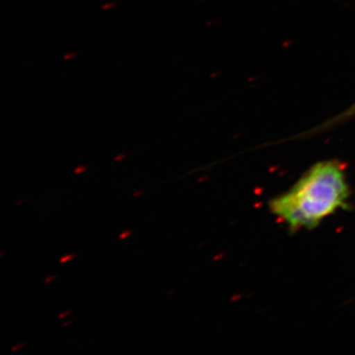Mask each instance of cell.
<instances>
[{
	"mask_svg": "<svg viewBox=\"0 0 355 355\" xmlns=\"http://www.w3.org/2000/svg\"><path fill=\"white\" fill-rule=\"evenodd\" d=\"M144 190H139L137 191H135V193H133V197H139V195H141L142 193H144Z\"/></svg>",
	"mask_w": 355,
	"mask_h": 355,
	"instance_id": "cell-10",
	"label": "cell"
},
{
	"mask_svg": "<svg viewBox=\"0 0 355 355\" xmlns=\"http://www.w3.org/2000/svg\"><path fill=\"white\" fill-rule=\"evenodd\" d=\"M127 157V155H125V154H123V155H119L116 156V158H114V161H121L123 160V158Z\"/></svg>",
	"mask_w": 355,
	"mask_h": 355,
	"instance_id": "cell-9",
	"label": "cell"
},
{
	"mask_svg": "<svg viewBox=\"0 0 355 355\" xmlns=\"http://www.w3.org/2000/svg\"><path fill=\"white\" fill-rule=\"evenodd\" d=\"M132 234V230H125L123 231V232H121L120 236H119V238H120L121 240L127 239L128 237H130V235Z\"/></svg>",
	"mask_w": 355,
	"mask_h": 355,
	"instance_id": "cell-4",
	"label": "cell"
},
{
	"mask_svg": "<svg viewBox=\"0 0 355 355\" xmlns=\"http://www.w3.org/2000/svg\"><path fill=\"white\" fill-rule=\"evenodd\" d=\"M345 167L338 160L318 162L286 193L268 203L270 212L291 232L311 230L349 207Z\"/></svg>",
	"mask_w": 355,
	"mask_h": 355,
	"instance_id": "cell-1",
	"label": "cell"
},
{
	"mask_svg": "<svg viewBox=\"0 0 355 355\" xmlns=\"http://www.w3.org/2000/svg\"><path fill=\"white\" fill-rule=\"evenodd\" d=\"M26 202V200H21V202L16 203V205H20L21 203H23V202Z\"/></svg>",
	"mask_w": 355,
	"mask_h": 355,
	"instance_id": "cell-12",
	"label": "cell"
},
{
	"mask_svg": "<svg viewBox=\"0 0 355 355\" xmlns=\"http://www.w3.org/2000/svg\"><path fill=\"white\" fill-rule=\"evenodd\" d=\"M70 314H71V311H65V312L60 313L58 318V319H64V318L69 316Z\"/></svg>",
	"mask_w": 355,
	"mask_h": 355,
	"instance_id": "cell-6",
	"label": "cell"
},
{
	"mask_svg": "<svg viewBox=\"0 0 355 355\" xmlns=\"http://www.w3.org/2000/svg\"><path fill=\"white\" fill-rule=\"evenodd\" d=\"M72 322H73V321H72V320H70V321L67 322V323L64 324V327L69 326V324H71Z\"/></svg>",
	"mask_w": 355,
	"mask_h": 355,
	"instance_id": "cell-11",
	"label": "cell"
},
{
	"mask_svg": "<svg viewBox=\"0 0 355 355\" xmlns=\"http://www.w3.org/2000/svg\"><path fill=\"white\" fill-rule=\"evenodd\" d=\"M87 169H88V166H86V165L78 166V167H76V169H74V173H76V174H81V173L86 171V170H87Z\"/></svg>",
	"mask_w": 355,
	"mask_h": 355,
	"instance_id": "cell-5",
	"label": "cell"
},
{
	"mask_svg": "<svg viewBox=\"0 0 355 355\" xmlns=\"http://www.w3.org/2000/svg\"><path fill=\"white\" fill-rule=\"evenodd\" d=\"M25 347V343H19V345H15V347H12V349H11V352H16V350L22 349V347Z\"/></svg>",
	"mask_w": 355,
	"mask_h": 355,
	"instance_id": "cell-8",
	"label": "cell"
},
{
	"mask_svg": "<svg viewBox=\"0 0 355 355\" xmlns=\"http://www.w3.org/2000/svg\"><path fill=\"white\" fill-rule=\"evenodd\" d=\"M354 119H355V102L354 104L350 105L349 108L343 111L342 113L336 114V116H333V118L329 119V120L324 121L323 123L318 125V127L313 128L312 130H308V132H305L303 135L308 137V135L326 132V130L338 127V125L347 123V121L354 120Z\"/></svg>",
	"mask_w": 355,
	"mask_h": 355,
	"instance_id": "cell-2",
	"label": "cell"
},
{
	"mask_svg": "<svg viewBox=\"0 0 355 355\" xmlns=\"http://www.w3.org/2000/svg\"><path fill=\"white\" fill-rule=\"evenodd\" d=\"M74 257H76V254H65V256L62 257V258L60 259V263H67V261H71L72 259L74 258Z\"/></svg>",
	"mask_w": 355,
	"mask_h": 355,
	"instance_id": "cell-3",
	"label": "cell"
},
{
	"mask_svg": "<svg viewBox=\"0 0 355 355\" xmlns=\"http://www.w3.org/2000/svg\"><path fill=\"white\" fill-rule=\"evenodd\" d=\"M58 275H51V277H46V279H44V284H50V282H53V280H55L57 279Z\"/></svg>",
	"mask_w": 355,
	"mask_h": 355,
	"instance_id": "cell-7",
	"label": "cell"
}]
</instances>
